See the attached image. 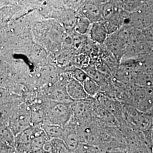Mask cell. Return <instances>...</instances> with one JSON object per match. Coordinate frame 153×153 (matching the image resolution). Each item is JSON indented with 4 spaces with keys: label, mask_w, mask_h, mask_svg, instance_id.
<instances>
[{
    "label": "cell",
    "mask_w": 153,
    "mask_h": 153,
    "mask_svg": "<svg viewBox=\"0 0 153 153\" xmlns=\"http://www.w3.org/2000/svg\"><path fill=\"white\" fill-rule=\"evenodd\" d=\"M73 117L71 103L52 102L45 113L44 124H52L64 128Z\"/></svg>",
    "instance_id": "obj_1"
},
{
    "label": "cell",
    "mask_w": 153,
    "mask_h": 153,
    "mask_svg": "<svg viewBox=\"0 0 153 153\" xmlns=\"http://www.w3.org/2000/svg\"><path fill=\"white\" fill-rule=\"evenodd\" d=\"M71 105L73 117L78 122V124L86 123L89 119L90 106L85 100L78 101Z\"/></svg>",
    "instance_id": "obj_5"
},
{
    "label": "cell",
    "mask_w": 153,
    "mask_h": 153,
    "mask_svg": "<svg viewBox=\"0 0 153 153\" xmlns=\"http://www.w3.org/2000/svg\"><path fill=\"white\" fill-rule=\"evenodd\" d=\"M106 33L107 31L104 24L101 22L93 23L90 28V34L93 40L98 43L103 42L106 38Z\"/></svg>",
    "instance_id": "obj_9"
},
{
    "label": "cell",
    "mask_w": 153,
    "mask_h": 153,
    "mask_svg": "<svg viewBox=\"0 0 153 153\" xmlns=\"http://www.w3.org/2000/svg\"><path fill=\"white\" fill-rule=\"evenodd\" d=\"M81 13L83 17L90 22H99L102 19L101 13L98 6L93 2H87L82 6Z\"/></svg>",
    "instance_id": "obj_6"
},
{
    "label": "cell",
    "mask_w": 153,
    "mask_h": 153,
    "mask_svg": "<svg viewBox=\"0 0 153 153\" xmlns=\"http://www.w3.org/2000/svg\"><path fill=\"white\" fill-rule=\"evenodd\" d=\"M48 95L49 98L54 102L71 103L73 102L67 93L66 88L64 89L63 88L60 87L53 88L50 90Z\"/></svg>",
    "instance_id": "obj_8"
},
{
    "label": "cell",
    "mask_w": 153,
    "mask_h": 153,
    "mask_svg": "<svg viewBox=\"0 0 153 153\" xmlns=\"http://www.w3.org/2000/svg\"><path fill=\"white\" fill-rule=\"evenodd\" d=\"M66 88L69 96L73 101L86 100L90 97L85 90L82 83L75 78L71 79L68 82Z\"/></svg>",
    "instance_id": "obj_4"
},
{
    "label": "cell",
    "mask_w": 153,
    "mask_h": 153,
    "mask_svg": "<svg viewBox=\"0 0 153 153\" xmlns=\"http://www.w3.org/2000/svg\"><path fill=\"white\" fill-rule=\"evenodd\" d=\"M78 126V125H77ZM77 126L69 123L64 128V134L61 140L65 145L70 153H74L80 143L77 132Z\"/></svg>",
    "instance_id": "obj_3"
},
{
    "label": "cell",
    "mask_w": 153,
    "mask_h": 153,
    "mask_svg": "<svg viewBox=\"0 0 153 153\" xmlns=\"http://www.w3.org/2000/svg\"><path fill=\"white\" fill-rule=\"evenodd\" d=\"M88 77V74L85 71L77 69L74 71V78L79 82L83 83Z\"/></svg>",
    "instance_id": "obj_14"
},
{
    "label": "cell",
    "mask_w": 153,
    "mask_h": 153,
    "mask_svg": "<svg viewBox=\"0 0 153 153\" xmlns=\"http://www.w3.org/2000/svg\"><path fill=\"white\" fill-rule=\"evenodd\" d=\"M32 126L31 114L27 107H21L11 115L8 128L15 136Z\"/></svg>",
    "instance_id": "obj_2"
},
{
    "label": "cell",
    "mask_w": 153,
    "mask_h": 153,
    "mask_svg": "<svg viewBox=\"0 0 153 153\" xmlns=\"http://www.w3.org/2000/svg\"><path fill=\"white\" fill-rule=\"evenodd\" d=\"M42 126L49 140L62 139L64 134V128L60 126L47 124H43Z\"/></svg>",
    "instance_id": "obj_10"
},
{
    "label": "cell",
    "mask_w": 153,
    "mask_h": 153,
    "mask_svg": "<svg viewBox=\"0 0 153 153\" xmlns=\"http://www.w3.org/2000/svg\"><path fill=\"white\" fill-rule=\"evenodd\" d=\"M90 22L84 17H79L77 19L75 29L76 31L81 33H85L88 31Z\"/></svg>",
    "instance_id": "obj_13"
},
{
    "label": "cell",
    "mask_w": 153,
    "mask_h": 153,
    "mask_svg": "<svg viewBox=\"0 0 153 153\" xmlns=\"http://www.w3.org/2000/svg\"><path fill=\"white\" fill-rule=\"evenodd\" d=\"M15 150L16 136L8 127L2 128L1 131V151Z\"/></svg>",
    "instance_id": "obj_7"
},
{
    "label": "cell",
    "mask_w": 153,
    "mask_h": 153,
    "mask_svg": "<svg viewBox=\"0 0 153 153\" xmlns=\"http://www.w3.org/2000/svg\"></svg>",
    "instance_id": "obj_15"
},
{
    "label": "cell",
    "mask_w": 153,
    "mask_h": 153,
    "mask_svg": "<svg viewBox=\"0 0 153 153\" xmlns=\"http://www.w3.org/2000/svg\"><path fill=\"white\" fill-rule=\"evenodd\" d=\"M82 84L85 90L89 97L94 96L98 91L99 86L98 84L89 76H88Z\"/></svg>",
    "instance_id": "obj_11"
},
{
    "label": "cell",
    "mask_w": 153,
    "mask_h": 153,
    "mask_svg": "<svg viewBox=\"0 0 153 153\" xmlns=\"http://www.w3.org/2000/svg\"><path fill=\"white\" fill-rule=\"evenodd\" d=\"M74 153H98V148L92 144L80 142Z\"/></svg>",
    "instance_id": "obj_12"
}]
</instances>
